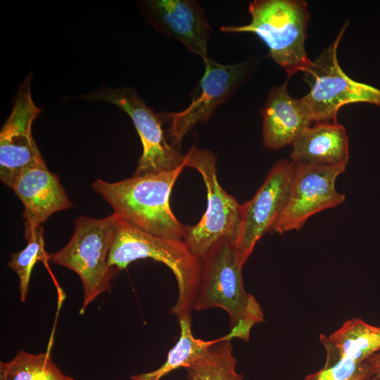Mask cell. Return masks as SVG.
Masks as SVG:
<instances>
[{"instance_id": "cell-17", "label": "cell", "mask_w": 380, "mask_h": 380, "mask_svg": "<svg viewBox=\"0 0 380 380\" xmlns=\"http://www.w3.org/2000/svg\"><path fill=\"white\" fill-rule=\"evenodd\" d=\"M178 320L180 336L164 364L154 371L132 376L131 380H160L176 369L191 366L205 356L213 345L223 340L231 341L227 334L210 341L196 338L192 334L191 314L184 315Z\"/></svg>"}, {"instance_id": "cell-19", "label": "cell", "mask_w": 380, "mask_h": 380, "mask_svg": "<svg viewBox=\"0 0 380 380\" xmlns=\"http://www.w3.org/2000/svg\"><path fill=\"white\" fill-rule=\"evenodd\" d=\"M229 340L213 345L207 354L188 367L189 380H243V374L236 372V360L232 354Z\"/></svg>"}, {"instance_id": "cell-5", "label": "cell", "mask_w": 380, "mask_h": 380, "mask_svg": "<svg viewBox=\"0 0 380 380\" xmlns=\"http://www.w3.org/2000/svg\"><path fill=\"white\" fill-rule=\"evenodd\" d=\"M241 268L235 243L227 238L215 242L202 259L194 310H224L229 315L230 329L244 322L255 324L264 321L259 303L244 289Z\"/></svg>"}, {"instance_id": "cell-12", "label": "cell", "mask_w": 380, "mask_h": 380, "mask_svg": "<svg viewBox=\"0 0 380 380\" xmlns=\"http://www.w3.org/2000/svg\"><path fill=\"white\" fill-rule=\"evenodd\" d=\"M32 78L29 72L0 132V179L11 189L23 170L43 159L32 134V122L42 110L32 100Z\"/></svg>"}, {"instance_id": "cell-13", "label": "cell", "mask_w": 380, "mask_h": 380, "mask_svg": "<svg viewBox=\"0 0 380 380\" xmlns=\"http://www.w3.org/2000/svg\"><path fill=\"white\" fill-rule=\"evenodd\" d=\"M148 24L180 42L202 59L208 57L211 28L201 6L192 0H148L140 4Z\"/></svg>"}, {"instance_id": "cell-10", "label": "cell", "mask_w": 380, "mask_h": 380, "mask_svg": "<svg viewBox=\"0 0 380 380\" xmlns=\"http://www.w3.org/2000/svg\"><path fill=\"white\" fill-rule=\"evenodd\" d=\"M203 60L205 71L192 94V101L184 110L166 113L167 130L172 145L180 147L184 137L198 123H205L215 108L227 101L246 79V63L222 65L208 56Z\"/></svg>"}, {"instance_id": "cell-15", "label": "cell", "mask_w": 380, "mask_h": 380, "mask_svg": "<svg viewBox=\"0 0 380 380\" xmlns=\"http://www.w3.org/2000/svg\"><path fill=\"white\" fill-rule=\"evenodd\" d=\"M286 82L272 87L262 110V141L265 148L277 150L292 144L313 121L301 100L290 96Z\"/></svg>"}, {"instance_id": "cell-22", "label": "cell", "mask_w": 380, "mask_h": 380, "mask_svg": "<svg viewBox=\"0 0 380 380\" xmlns=\"http://www.w3.org/2000/svg\"><path fill=\"white\" fill-rule=\"evenodd\" d=\"M367 361L370 367L372 376L380 379V350L368 357Z\"/></svg>"}, {"instance_id": "cell-6", "label": "cell", "mask_w": 380, "mask_h": 380, "mask_svg": "<svg viewBox=\"0 0 380 380\" xmlns=\"http://www.w3.org/2000/svg\"><path fill=\"white\" fill-rule=\"evenodd\" d=\"M347 27L346 22L333 43L303 71L310 89L300 99L315 122H337L339 109L349 103L380 106V89L353 80L339 65L337 49Z\"/></svg>"}, {"instance_id": "cell-25", "label": "cell", "mask_w": 380, "mask_h": 380, "mask_svg": "<svg viewBox=\"0 0 380 380\" xmlns=\"http://www.w3.org/2000/svg\"><path fill=\"white\" fill-rule=\"evenodd\" d=\"M118 380H121V379H118Z\"/></svg>"}, {"instance_id": "cell-3", "label": "cell", "mask_w": 380, "mask_h": 380, "mask_svg": "<svg viewBox=\"0 0 380 380\" xmlns=\"http://www.w3.org/2000/svg\"><path fill=\"white\" fill-rule=\"evenodd\" d=\"M251 22L222 25L223 32H252L267 46L270 55L289 78L312 63L305 42L310 13L303 0H255L249 4Z\"/></svg>"}, {"instance_id": "cell-11", "label": "cell", "mask_w": 380, "mask_h": 380, "mask_svg": "<svg viewBox=\"0 0 380 380\" xmlns=\"http://www.w3.org/2000/svg\"><path fill=\"white\" fill-rule=\"evenodd\" d=\"M346 166L296 164L288 203L270 232L299 230L313 215L341 204L346 196L336 190L335 182Z\"/></svg>"}, {"instance_id": "cell-18", "label": "cell", "mask_w": 380, "mask_h": 380, "mask_svg": "<svg viewBox=\"0 0 380 380\" xmlns=\"http://www.w3.org/2000/svg\"><path fill=\"white\" fill-rule=\"evenodd\" d=\"M4 380H74L63 374L49 353L34 354L20 350L9 362H0Z\"/></svg>"}, {"instance_id": "cell-8", "label": "cell", "mask_w": 380, "mask_h": 380, "mask_svg": "<svg viewBox=\"0 0 380 380\" xmlns=\"http://www.w3.org/2000/svg\"><path fill=\"white\" fill-rule=\"evenodd\" d=\"M81 98L86 101L110 103L130 117L143 146L134 176L174 170L186 162L185 155L167 142L161 116L146 104L134 88L103 87L85 94Z\"/></svg>"}, {"instance_id": "cell-4", "label": "cell", "mask_w": 380, "mask_h": 380, "mask_svg": "<svg viewBox=\"0 0 380 380\" xmlns=\"http://www.w3.org/2000/svg\"><path fill=\"white\" fill-rule=\"evenodd\" d=\"M117 220L115 213L101 219L80 215L75 221L69 242L60 251L49 253L51 262L79 276L83 289L80 315L99 295L110 290V282L120 272L108 264Z\"/></svg>"}, {"instance_id": "cell-7", "label": "cell", "mask_w": 380, "mask_h": 380, "mask_svg": "<svg viewBox=\"0 0 380 380\" xmlns=\"http://www.w3.org/2000/svg\"><path fill=\"white\" fill-rule=\"evenodd\" d=\"M185 156L186 167L201 175L207 190L206 210L196 224L185 225L183 239L192 253L202 260L209 248L222 238L236 244L241 226V204L220 186L217 177V158L211 151L193 145Z\"/></svg>"}, {"instance_id": "cell-9", "label": "cell", "mask_w": 380, "mask_h": 380, "mask_svg": "<svg viewBox=\"0 0 380 380\" xmlns=\"http://www.w3.org/2000/svg\"><path fill=\"white\" fill-rule=\"evenodd\" d=\"M296 164L281 160L275 163L253 197L241 204V220L235 244L241 266L252 253L256 243L270 232L284 210L291 191Z\"/></svg>"}, {"instance_id": "cell-24", "label": "cell", "mask_w": 380, "mask_h": 380, "mask_svg": "<svg viewBox=\"0 0 380 380\" xmlns=\"http://www.w3.org/2000/svg\"><path fill=\"white\" fill-rule=\"evenodd\" d=\"M0 380H4V377L1 375H0Z\"/></svg>"}, {"instance_id": "cell-16", "label": "cell", "mask_w": 380, "mask_h": 380, "mask_svg": "<svg viewBox=\"0 0 380 380\" xmlns=\"http://www.w3.org/2000/svg\"><path fill=\"white\" fill-rule=\"evenodd\" d=\"M291 161L297 165L334 166L348 164V139L338 122H316L292 143Z\"/></svg>"}, {"instance_id": "cell-2", "label": "cell", "mask_w": 380, "mask_h": 380, "mask_svg": "<svg viewBox=\"0 0 380 380\" xmlns=\"http://www.w3.org/2000/svg\"><path fill=\"white\" fill-rule=\"evenodd\" d=\"M143 258L162 262L172 271L177 281L178 296L171 312L177 318L191 314L200 286L202 260L192 253L184 240L151 234L118 215L108 264L120 271L132 262Z\"/></svg>"}, {"instance_id": "cell-1", "label": "cell", "mask_w": 380, "mask_h": 380, "mask_svg": "<svg viewBox=\"0 0 380 380\" xmlns=\"http://www.w3.org/2000/svg\"><path fill=\"white\" fill-rule=\"evenodd\" d=\"M185 163L174 170L116 182L97 179L92 188L122 220L151 234L183 240L185 226L173 214L170 196Z\"/></svg>"}, {"instance_id": "cell-23", "label": "cell", "mask_w": 380, "mask_h": 380, "mask_svg": "<svg viewBox=\"0 0 380 380\" xmlns=\"http://www.w3.org/2000/svg\"><path fill=\"white\" fill-rule=\"evenodd\" d=\"M362 380H380V379H376L374 376H369V377L365 378V379H363Z\"/></svg>"}, {"instance_id": "cell-14", "label": "cell", "mask_w": 380, "mask_h": 380, "mask_svg": "<svg viewBox=\"0 0 380 380\" xmlns=\"http://www.w3.org/2000/svg\"><path fill=\"white\" fill-rule=\"evenodd\" d=\"M24 206V231L33 230L53 214L72 206L58 176L44 159L23 170L11 188Z\"/></svg>"}, {"instance_id": "cell-21", "label": "cell", "mask_w": 380, "mask_h": 380, "mask_svg": "<svg viewBox=\"0 0 380 380\" xmlns=\"http://www.w3.org/2000/svg\"><path fill=\"white\" fill-rule=\"evenodd\" d=\"M323 367L307 376L305 380H362L372 376L367 361L360 362L353 357L331 350H326Z\"/></svg>"}, {"instance_id": "cell-20", "label": "cell", "mask_w": 380, "mask_h": 380, "mask_svg": "<svg viewBox=\"0 0 380 380\" xmlns=\"http://www.w3.org/2000/svg\"><path fill=\"white\" fill-rule=\"evenodd\" d=\"M27 243L20 251L11 254L8 266L18 277L19 295L22 302L25 301L33 267L39 260H49V253L44 250V229L39 226L33 230L25 231Z\"/></svg>"}]
</instances>
